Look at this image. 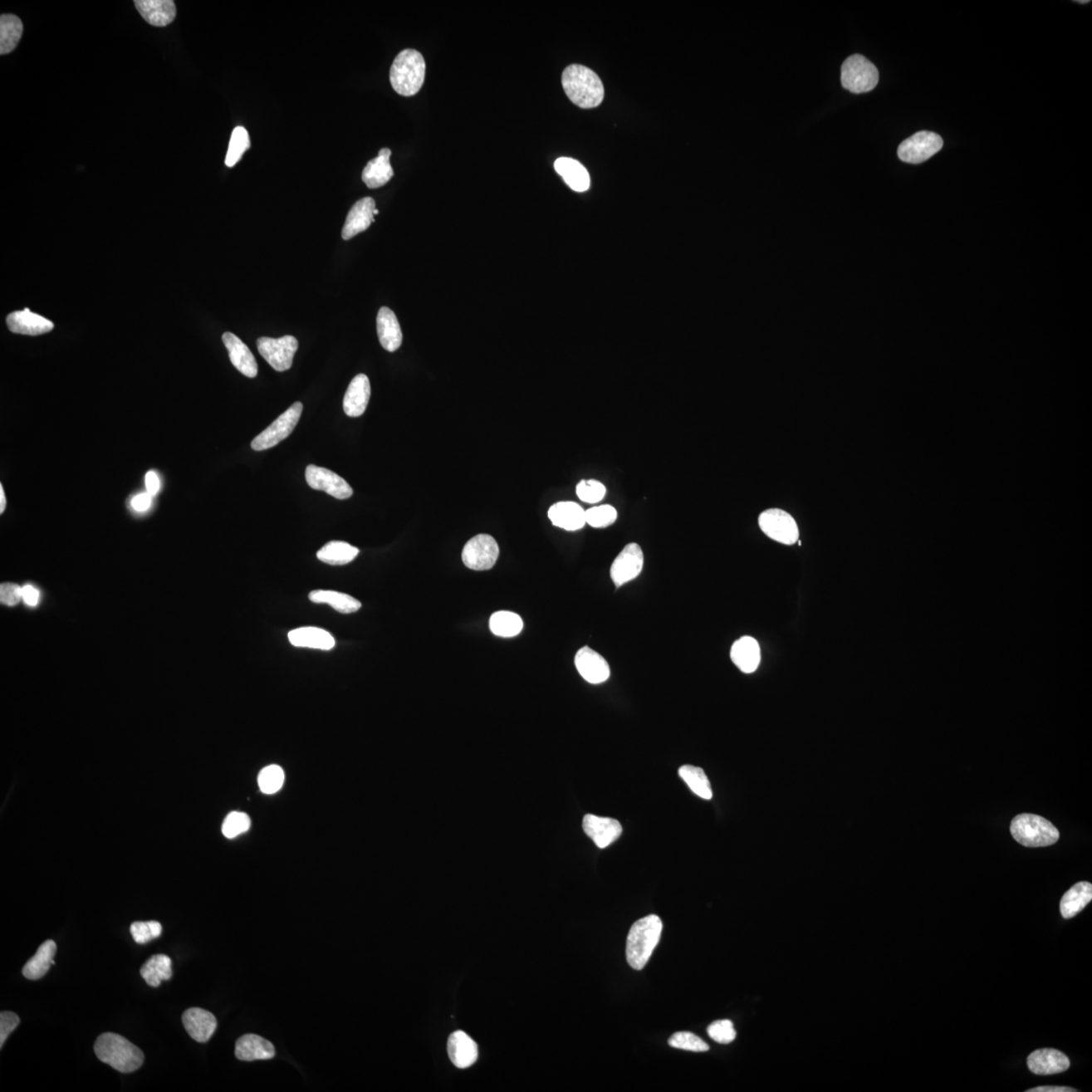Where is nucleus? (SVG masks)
<instances>
[{"label": "nucleus", "mask_w": 1092, "mask_h": 1092, "mask_svg": "<svg viewBox=\"0 0 1092 1092\" xmlns=\"http://www.w3.org/2000/svg\"><path fill=\"white\" fill-rule=\"evenodd\" d=\"M561 83L566 95L580 108L593 109L602 104L603 83L591 69L583 65H570L562 72Z\"/></svg>", "instance_id": "nucleus-1"}, {"label": "nucleus", "mask_w": 1092, "mask_h": 1092, "mask_svg": "<svg viewBox=\"0 0 1092 1092\" xmlns=\"http://www.w3.org/2000/svg\"><path fill=\"white\" fill-rule=\"evenodd\" d=\"M662 932L663 923L658 915H648L634 923L626 943V958L632 968L645 967L661 940Z\"/></svg>", "instance_id": "nucleus-2"}, {"label": "nucleus", "mask_w": 1092, "mask_h": 1092, "mask_svg": "<svg viewBox=\"0 0 1092 1092\" xmlns=\"http://www.w3.org/2000/svg\"><path fill=\"white\" fill-rule=\"evenodd\" d=\"M95 1052L101 1062L120 1073L136 1071L144 1062L141 1050L118 1034H101L95 1044Z\"/></svg>", "instance_id": "nucleus-3"}, {"label": "nucleus", "mask_w": 1092, "mask_h": 1092, "mask_svg": "<svg viewBox=\"0 0 1092 1092\" xmlns=\"http://www.w3.org/2000/svg\"><path fill=\"white\" fill-rule=\"evenodd\" d=\"M425 74L426 62L423 55L417 50H403L390 67V85L399 95L413 96L424 85Z\"/></svg>", "instance_id": "nucleus-4"}, {"label": "nucleus", "mask_w": 1092, "mask_h": 1092, "mask_svg": "<svg viewBox=\"0 0 1092 1092\" xmlns=\"http://www.w3.org/2000/svg\"><path fill=\"white\" fill-rule=\"evenodd\" d=\"M1011 833L1017 843L1028 848L1048 847L1056 844L1060 836L1051 821L1031 813L1016 816Z\"/></svg>", "instance_id": "nucleus-5"}, {"label": "nucleus", "mask_w": 1092, "mask_h": 1092, "mask_svg": "<svg viewBox=\"0 0 1092 1092\" xmlns=\"http://www.w3.org/2000/svg\"><path fill=\"white\" fill-rule=\"evenodd\" d=\"M840 81L843 87L853 94H865L877 86L879 72L867 58L856 54L844 62Z\"/></svg>", "instance_id": "nucleus-6"}, {"label": "nucleus", "mask_w": 1092, "mask_h": 1092, "mask_svg": "<svg viewBox=\"0 0 1092 1092\" xmlns=\"http://www.w3.org/2000/svg\"><path fill=\"white\" fill-rule=\"evenodd\" d=\"M303 409V404L301 402L292 404L272 425H269L266 430L255 437L252 443H251V448L255 452H262V450L272 448L281 443L296 428Z\"/></svg>", "instance_id": "nucleus-7"}, {"label": "nucleus", "mask_w": 1092, "mask_h": 1092, "mask_svg": "<svg viewBox=\"0 0 1092 1092\" xmlns=\"http://www.w3.org/2000/svg\"><path fill=\"white\" fill-rule=\"evenodd\" d=\"M500 554L498 543L489 534H478L467 542L463 551V561L473 570H487L495 566Z\"/></svg>", "instance_id": "nucleus-8"}, {"label": "nucleus", "mask_w": 1092, "mask_h": 1092, "mask_svg": "<svg viewBox=\"0 0 1092 1092\" xmlns=\"http://www.w3.org/2000/svg\"><path fill=\"white\" fill-rule=\"evenodd\" d=\"M260 355L277 371L289 370L299 348L296 338L291 335L278 339L260 337L257 340Z\"/></svg>", "instance_id": "nucleus-9"}, {"label": "nucleus", "mask_w": 1092, "mask_h": 1092, "mask_svg": "<svg viewBox=\"0 0 1092 1092\" xmlns=\"http://www.w3.org/2000/svg\"><path fill=\"white\" fill-rule=\"evenodd\" d=\"M943 146L944 141L938 134L923 131L901 143L898 154L906 164H919L937 154Z\"/></svg>", "instance_id": "nucleus-10"}, {"label": "nucleus", "mask_w": 1092, "mask_h": 1092, "mask_svg": "<svg viewBox=\"0 0 1092 1092\" xmlns=\"http://www.w3.org/2000/svg\"><path fill=\"white\" fill-rule=\"evenodd\" d=\"M761 531L773 541L792 546L798 541L799 531L796 520L781 509H769L760 515Z\"/></svg>", "instance_id": "nucleus-11"}, {"label": "nucleus", "mask_w": 1092, "mask_h": 1092, "mask_svg": "<svg viewBox=\"0 0 1092 1092\" xmlns=\"http://www.w3.org/2000/svg\"><path fill=\"white\" fill-rule=\"evenodd\" d=\"M644 565V551L638 543L627 545L620 554L613 561L610 577L616 588L631 582L639 577Z\"/></svg>", "instance_id": "nucleus-12"}, {"label": "nucleus", "mask_w": 1092, "mask_h": 1092, "mask_svg": "<svg viewBox=\"0 0 1092 1092\" xmlns=\"http://www.w3.org/2000/svg\"><path fill=\"white\" fill-rule=\"evenodd\" d=\"M306 481L312 489L327 492L338 500H345L353 495L350 484L328 468L310 464L306 468Z\"/></svg>", "instance_id": "nucleus-13"}, {"label": "nucleus", "mask_w": 1092, "mask_h": 1092, "mask_svg": "<svg viewBox=\"0 0 1092 1092\" xmlns=\"http://www.w3.org/2000/svg\"><path fill=\"white\" fill-rule=\"evenodd\" d=\"M575 668L583 679L590 684L598 685L610 678V667L602 655L589 647L579 649L575 657Z\"/></svg>", "instance_id": "nucleus-14"}, {"label": "nucleus", "mask_w": 1092, "mask_h": 1092, "mask_svg": "<svg viewBox=\"0 0 1092 1092\" xmlns=\"http://www.w3.org/2000/svg\"><path fill=\"white\" fill-rule=\"evenodd\" d=\"M583 829L585 835L600 849H605L615 843L622 834L619 821L593 815H585Z\"/></svg>", "instance_id": "nucleus-15"}, {"label": "nucleus", "mask_w": 1092, "mask_h": 1092, "mask_svg": "<svg viewBox=\"0 0 1092 1092\" xmlns=\"http://www.w3.org/2000/svg\"><path fill=\"white\" fill-rule=\"evenodd\" d=\"M1026 1063L1030 1071L1037 1075H1057L1070 1067V1060L1065 1054L1049 1048L1036 1050L1030 1055Z\"/></svg>", "instance_id": "nucleus-16"}, {"label": "nucleus", "mask_w": 1092, "mask_h": 1092, "mask_svg": "<svg viewBox=\"0 0 1092 1092\" xmlns=\"http://www.w3.org/2000/svg\"><path fill=\"white\" fill-rule=\"evenodd\" d=\"M375 202L371 198H361L353 204L342 229V238L350 240L369 229L371 223L375 222Z\"/></svg>", "instance_id": "nucleus-17"}, {"label": "nucleus", "mask_w": 1092, "mask_h": 1092, "mask_svg": "<svg viewBox=\"0 0 1092 1092\" xmlns=\"http://www.w3.org/2000/svg\"><path fill=\"white\" fill-rule=\"evenodd\" d=\"M7 327L12 333L38 336L52 331L54 324L42 316L32 313L29 309L17 311L7 318Z\"/></svg>", "instance_id": "nucleus-18"}, {"label": "nucleus", "mask_w": 1092, "mask_h": 1092, "mask_svg": "<svg viewBox=\"0 0 1092 1092\" xmlns=\"http://www.w3.org/2000/svg\"><path fill=\"white\" fill-rule=\"evenodd\" d=\"M183 1022L190 1037L198 1043L208 1042L217 1029L215 1016L199 1007H192L185 1011Z\"/></svg>", "instance_id": "nucleus-19"}, {"label": "nucleus", "mask_w": 1092, "mask_h": 1092, "mask_svg": "<svg viewBox=\"0 0 1092 1092\" xmlns=\"http://www.w3.org/2000/svg\"><path fill=\"white\" fill-rule=\"evenodd\" d=\"M222 339L229 352L232 365L247 378H255L258 375V365L248 346L231 332H226Z\"/></svg>", "instance_id": "nucleus-20"}, {"label": "nucleus", "mask_w": 1092, "mask_h": 1092, "mask_svg": "<svg viewBox=\"0 0 1092 1092\" xmlns=\"http://www.w3.org/2000/svg\"><path fill=\"white\" fill-rule=\"evenodd\" d=\"M370 399V383L364 374L353 378L343 399V409L347 416L364 415Z\"/></svg>", "instance_id": "nucleus-21"}, {"label": "nucleus", "mask_w": 1092, "mask_h": 1092, "mask_svg": "<svg viewBox=\"0 0 1092 1092\" xmlns=\"http://www.w3.org/2000/svg\"><path fill=\"white\" fill-rule=\"evenodd\" d=\"M450 1060L454 1066L461 1069L471 1067L477 1060V1045L463 1031H454L448 1042Z\"/></svg>", "instance_id": "nucleus-22"}, {"label": "nucleus", "mask_w": 1092, "mask_h": 1092, "mask_svg": "<svg viewBox=\"0 0 1092 1092\" xmlns=\"http://www.w3.org/2000/svg\"><path fill=\"white\" fill-rule=\"evenodd\" d=\"M548 518L556 527L577 531L585 527V511L575 502H559L548 510Z\"/></svg>", "instance_id": "nucleus-23"}, {"label": "nucleus", "mask_w": 1092, "mask_h": 1092, "mask_svg": "<svg viewBox=\"0 0 1092 1092\" xmlns=\"http://www.w3.org/2000/svg\"><path fill=\"white\" fill-rule=\"evenodd\" d=\"M235 1055L241 1061L269 1060L276 1056V1049L267 1039L248 1034L237 1041Z\"/></svg>", "instance_id": "nucleus-24"}, {"label": "nucleus", "mask_w": 1092, "mask_h": 1092, "mask_svg": "<svg viewBox=\"0 0 1092 1092\" xmlns=\"http://www.w3.org/2000/svg\"><path fill=\"white\" fill-rule=\"evenodd\" d=\"M134 3L144 20L151 26H169L176 17L175 2L172 0H136Z\"/></svg>", "instance_id": "nucleus-25"}, {"label": "nucleus", "mask_w": 1092, "mask_h": 1092, "mask_svg": "<svg viewBox=\"0 0 1092 1092\" xmlns=\"http://www.w3.org/2000/svg\"><path fill=\"white\" fill-rule=\"evenodd\" d=\"M376 329L380 344L385 350L394 352L402 345L403 333L396 314L392 310L383 306L376 318Z\"/></svg>", "instance_id": "nucleus-26"}, {"label": "nucleus", "mask_w": 1092, "mask_h": 1092, "mask_svg": "<svg viewBox=\"0 0 1092 1092\" xmlns=\"http://www.w3.org/2000/svg\"><path fill=\"white\" fill-rule=\"evenodd\" d=\"M731 658L742 673H754L761 663L759 643L751 636H742L732 644Z\"/></svg>", "instance_id": "nucleus-27"}, {"label": "nucleus", "mask_w": 1092, "mask_h": 1092, "mask_svg": "<svg viewBox=\"0 0 1092 1092\" xmlns=\"http://www.w3.org/2000/svg\"><path fill=\"white\" fill-rule=\"evenodd\" d=\"M392 151L389 148H383L379 152L378 157L370 160L362 171V180L369 189H379L387 184L394 176L392 165L389 164V158Z\"/></svg>", "instance_id": "nucleus-28"}, {"label": "nucleus", "mask_w": 1092, "mask_h": 1092, "mask_svg": "<svg viewBox=\"0 0 1092 1092\" xmlns=\"http://www.w3.org/2000/svg\"><path fill=\"white\" fill-rule=\"evenodd\" d=\"M289 639L296 648L330 650L335 647V639L328 631L317 627H303L291 630Z\"/></svg>", "instance_id": "nucleus-29"}, {"label": "nucleus", "mask_w": 1092, "mask_h": 1092, "mask_svg": "<svg viewBox=\"0 0 1092 1092\" xmlns=\"http://www.w3.org/2000/svg\"><path fill=\"white\" fill-rule=\"evenodd\" d=\"M555 169L575 192L583 193L590 188L587 169L573 158L561 157L555 162Z\"/></svg>", "instance_id": "nucleus-30"}, {"label": "nucleus", "mask_w": 1092, "mask_h": 1092, "mask_svg": "<svg viewBox=\"0 0 1092 1092\" xmlns=\"http://www.w3.org/2000/svg\"><path fill=\"white\" fill-rule=\"evenodd\" d=\"M57 946L52 940L46 941L39 947L34 957L27 962L22 968V975L29 980H38L47 974L51 966L55 965L54 957Z\"/></svg>", "instance_id": "nucleus-31"}, {"label": "nucleus", "mask_w": 1092, "mask_h": 1092, "mask_svg": "<svg viewBox=\"0 0 1092 1092\" xmlns=\"http://www.w3.org/2000/svg\"><path fill=\"white\" fill-rule=\"evenodd\" d=\"M1092 899V885L1089 882H1080L1072 886L1063 895L1060 912L1064 918H1072L1082 912Z\"/></svg>", "instance_id": "nucleus-32"}, {"label": "nucleus", "mask_w": 1092, "mask_h": 1092, "mask_svg": "<svg viewBox=\"0 0 1092 1092\" xmlns=\"http://www.w3.org/2000/svg\"><path fill=\"white\" fill-rule=\"evenodd\" d=\"M309 599L313 603L328 604L336 611L342 615H350L359 611L361 608V603L350 595L339 593L335 591H324V590H316L311 592Z\"/></svg>", "instance_id": "nucleus-33"}, {"label": "nucleus", "mask_w": 1092, "mask_h": 1092, "mask_svg": "<svg viewBox=\"0 0 1092 1092\" xmlns=\"http://www.w3.org/2000/svg\"><path fill=\"white\" fill-rule=\"evenodd\" d=\"M360 550L343 541H330L317 552L321 561L330 566H344L350 564L359 556Z\"/></svg>", "instance_id": "nucleus-34"}, {"label": "nucleus", "mask_w": 1092, "mask_h": 1092, "mask_svg": "<svg viewBox=\"0 0 1092 1092\" xmlns=\"http://www.w3.org/2000/svg\"><path fill=\"white\" fill-rule=\"evenodd\" d=\"M140 973L149 987H160L164 980L172 977V961L166 955L153 956L142 966Z\"/></svg>", "instance_id": "nucleus-35"}, {"label": "nucleus", "mask_w": 1092, "mask_h": 1092, "mask_svg": "<svg viewBox=\"0 0 1092 1092\" xmlns=\"http://www.w3.org/2000/svg\"><path fill=\"white\" fill-rule=\"evenodd\" d=\"M24 25L15 15L0 17V54L12 53L22 39Z\"/></svg>", "instance_id": "nucleus-36"}, {"label": "nucleus", "mask_w": 1092, "mask_h": 1092, "mask_svg": "<svg viewBox=\"0 0 1092 1092\" xmlns=\"http://www.w3.org/2000/svg\"><path fill=\"white\" fill-rule=\"evenodd\" d=\"M490 629L500 638H514L522 631L523 620L513 612H496L491 616Z\"/></svg>", "instance_id": "nucleus-37"}, {"label": "nucleus", "mask_w": 1092, "mask_h": 1092, "mask_svg": "<svg viewBox=\"0 0 1092 1092\" xmlns=\"http://www.w3.org/2000/svg\"><path fill=\"white\" fill-rule=\"evenodd\" d=\"M680 777L697 796L710 801L713 796L708 776L698 766L685 765L679 769Z\"/></svg>", "instance_id": "nucleus-38"}, {"label": "nucleus", "mask_w": 1092, "mask_h": 1092, "mask_svg": "<svg viewBox=\"0 0 1092 1092\" xmlns=\"http://www.w3.org/2000/svg\"><path fill=\"white\" fill-rule=\"evenodd\" d=\"M251 146L250 137L243 127H236L232 132L229 148H228L225 164L228 167H234L242 158L244 153Z\"/></svg>", "instance_id": "nucleus-39"}, {"label": "nucleus", "mask_w": 1092, "mask_h": 1092, "mask_svg": "<svg viewBox=\"0 0 1092 1092\" xmlns=\"http://www.w3.org/2000/svg\"><path fill=\"white\" fill-rule=\"evenodd\" d=\"M283 782H285V773L280 766H268L258 776L259 788L267 796L280 791Z\"/></svg>", "instance_id": "nucleus-40"}, {"label": "nucleus", "mask_w": 1092, "mask_h": 1092, "mask_svg": "<svg viewBox=\"0 0 1092 1092\" xmlns=\"http://www.w3.org/2000/svg\"><path fill=\"white\" fill-rule=\"evenodd\" d=\"M617 516V510L612 506H599L585 511V524L594 528H606L616 522Z\"/></svg>", "instance_id": "nucleus-41"}, {"label": "nucleus", "mask_w": 1092, "mask_h": 1092, "mask_svg": "<svg viewBox=\"0 0 1092 1092\" xmlns=\"http://www.w3.org/2000/svg\"><path fill=\"white\" fill-rule=\"evenodd\" d=\"M668 1045L673 1048L686 1050L691 1052H708L709 1045L704 1041L689 1031H678L673 1034Z\"/></svg>", "instance_id": "nucleus-42"}, {"label": "nucleus", "mask_w": 1092, "mask_h": 1092, "mask_svg": "<svg viewBox=\"0 0 1092 1092\" xmlns=\"http://www.w3.org/2000/svg\"><path fill=\"white\" fill-rule=\"evenodd\" d=\"M130 931L134 941L137 944L144 945L161 936L162 926L160 923L155 921L136 922L131 924Z\"/></svg>", "instance_id": "nucleus-43"}, {"label": "nucleus", "mask_w": 1092, "mask_h": 1092, "mask_svg": "<svg viewBox=\"0 0 1092 1092\" xmlns=\"http://www.w3.org/2000/svg\"><path fill=\"white\" fill-rule=\"evenodd\" d=\"M249 829V816L244 812L234 811L226 817L222 826V833L227 839H234L246 833Z\"/></svg>", "instance_id": "nucleus-44"}, {"label": "nucleus", "mask_w": 1092, "mask_h": 1092, "mask_svg": "<svg viewBox=\"0 0 1092 1092\" xmlns=\"http://www.w3.org/2000/svg\"><path fill=\"white\" fill-rule=\"evenodd\" d=\"M577 495L585 503L595 504L604 499L606 487L602 482L595 480L580 481L577 486Z\"/></svg>", "instance_id": "nucleus-45"}, {"label": "nucleus", "mask_w": 1092, "mask_h": 1092, "mask_svg": "<svg viewBox=\"0 0 1092 1092\" xmlns=\"http://www.w3.org/2000/svg\"><path fill=\"white\" fill-rule=\"evenodd\" d=\"M708 1033L711 1039L719 1044L732 1043L737 1037V1031L734 1030L733 1024L728 1020L712 1022V1024L708 1026Z\"/></svg>", "instance_id": "nucleus-46"}, {"label": "nucleus", "mask_w": 1092, "mask_h": 1092, "mask_svg": "<svg viewBox=\"0 0 1092 1092\" xmlns=\"http://www.w3.org/2000/svg\"><path fill=\"white\" fill-rule=\"evenodd\" d=\"M20 1025V1017L15 1012L2 1011L0 1014V1048L3 1047L8 1036Z\"/></svg>", "instance_id": "nucleus-47"}, {"label": "nucleus", "mask_w": 1092, "mask_h": 1092, "mask_svg": "<svg viewBox=\"0 0 1092 1092\" xmlns=\"http://www.w3.org/2000/svg\"><path fill=\"white\" fill-rule=\"evenodd\" d=\"M22 600V588L16 584H2L0 587V601L7 606H16Z\"/></svg>", "instance_id": "nucleus-48"}, {"label": "nucleus", "mask_w": 1092, "mask_h": 1092, "mask_svg": "<svg viewBox=\"0 0 1092 1092\" xmlns=\"http://www.w3.org/2000/svg\"><path fill=\"white\" fill-rule=\"evenodd\" d=\"M22 600L29 607H36L41 600V594L35 585L27 584L22 587Z\"/></svg>", "instance_id": "nucleus-49"}, {"label": "nucleus", "mask_w": 1092, "mask_h": 1092, "mask_svg": "<svg viewBox=\"0 0 1092 1092\" xmlns=\"http://www.w3.org/2000/svg\"><path fill=\"white\" fill-rule=\"evenodd\" d=\"M152 498L150 494H139L134 497L132 500V507L137 512H145L151 507Z\"/></svg>", "instance_id": "nucleus-50"}, {"label": "nucleus", "mask_w": 1092, "mask_h": 1092, "mask_svg": "<svg viewBox=\"0 0 1092 1092\" xmlns=\"http://www.w3.org/2000/svg\"><path fill=\"white\" fill-rule=\"evenodd\" d=\"M145 482H146L148 494H150L151 496H154L157 494L158 491L160 490V480L159 477H158L156 473L154 472L147 473L145 477Z\"/></svg>", "instance_id": "nucleus-51"}, {"label": "nucleus", "mask_w": 1092, "mask_h": 1092, "mask_svg": "<svg viewBox=\"0 0 1092 1092\" xmlns=\"http://www.w3.org/2000/svg\"><path fill=\"white\" fill-rule=\"evenodd\" d=\"M1075 1089L1066 1086H1040L1036 1089L1026 1090V1092H1076Z\"/></svg>", "instance_id": "nucleus-52"}, {"label": "nucleus", "mask_w": 1092, "mask_h": 1092, "mask_svg": "<svg viewBox=\"0 0 1092 1092\" xmlns=\"http://www.w3.org/2000/svg\"><path fill=\"white\" fill-rule=\"evenodd\" d=\"M7 507V499L4 496L3 487L0 486V513H3Z\"/></svg>", "instance_id": "nucleus-53"}, {"label": "nucleus", "mask_w": 1092, "mask_h": 1092, "mask_svg": "<svg viewBox=\"0 0 1092 1092\" xmlns=\"http://www.w3.org/2000/svg\"><path fill=\"white\" fill-rule=\"evenodd\" d=\"M379 213H380V211L378 210V208H375V210L374 211V215H375H375H378Z\"/></svg>", "instance_id": "nucleus-54"}, {"label": "nucleus", "mask_w": 1092, "mask_h": 1092, "mask_svg": "<svg viewBox=\"0 0 1092 1092\" xmlns=\"http://www.w3.org/2000/svg\"><path fill=\"white\" fill-rule=\"evenodd\" d=\"M1078 2V3H1089V2H1090V0H1085V2Z\"/></svg>", "instance_id": "nucleus-55"}]
</instances>
